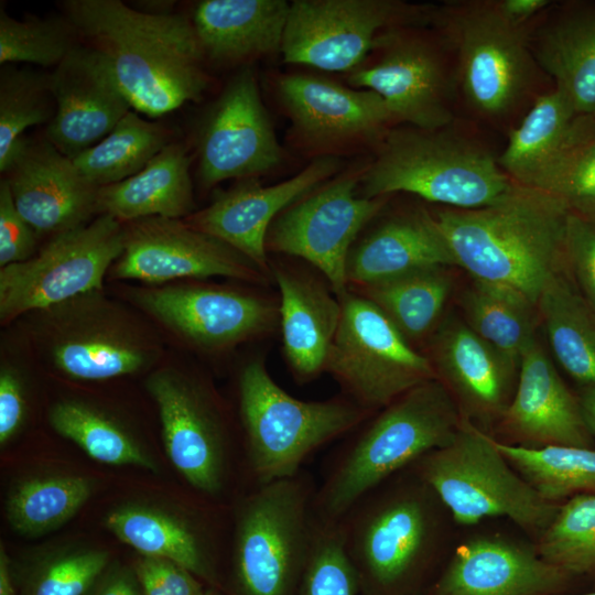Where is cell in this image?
Returning a JSON list of instances; mask_svg holds the SVG:
<instances>
[{
  "label": "cell",
  "instance_id": "cell-1",
  "mask_svg": "<svg viewBox=\"0 0 595 595\" xmlns=\"http://www.w3.org/2000/svg\"><path fill=\"white\" fill-rule=\"evenodd\" d=\"M63 7L133 109L154 118L202 97L205 54L188 18L147 13L119 0H67Z\"/></svg>",
  "mask_w": 595,
  "mask_h": 595
},
{
  "label": "cell",
  "instance_id": "cell-2",
  "mask_svg": "<svg viewBox=\"0 0 595 595\" xmlns=\"http://www.w3.org/2000/svg\"><path fill=\"white\" fill-rule=\"evenodd\" d=\"M432 214L455 266L474 280L511 286L536 305L547 283L566 269L570 210L545 192L515 183L495 204Z\"/></svg>",
  "mask_w": 595,
  "mask_h": 595
},
{
  "label": "cell",
  "instance_id": "cell-3",
  "mask_svg": "<svg viewBox=\"0 0 595 595\" xmlns=\"http://www.w3.org/2000/svg\"><path fill=\"white\" fill-rule=\"evenodd\" d=\"M10 326L41 371L75 383L145 377L170 349L143 314L105 289L32 311Z\"/></svg>",
  "mask_w": 595,
  "mask_h": 595
},
{
  "label": "cell",
  "instance_id": "cell-4",
  "mask_svg": "<svg viewBox=\"0 0 595 595\" xmlns=\"http://www.w3.org/2000/svg\"><path fill=\"white\" fill-rule=\"evenodd\" d=\"M444 510L412 466L357 500L336 522L359 595H414L444 545Z\"/></svg>",
  "mask_w": 595,
  "mask_h": 595
},
{
  "label": "cell",
  "instance_id": "cell-5",
  "mask_svg": "<svg viewBox=\"0 0 595 595\" xmlns=\"http://www.w3.org/2000/svg\"><path fill=\"white\" fill-rule=\"evenodd\" d=\"M462 421L455 400L437 378L375 412L328 456L315 493L317 519L338 521L371 489L447 445Z\"/></svg>",
  "mask_w": 595,
  "mask_h": 595
},
{
  "label": "cell",
  "instance_id": "cell-6",
  "mask_svg": "<svg viewBox=\"0 0 595 595\" xmlns=\"http://www.w3.org/2000/svg\"><path fill=\"white\" fill-rule=\"evenodd\" d=\"M432 25L448 44L458 101L476 123L508 134L553 86L528 44V26L509 22L496 0L434 6Z\"/></svg>",
  "mask_w": 595,
  "mask_h": 595
},
{
  "label": "cell",
  "instance_id": "cell-7",
  "mask_svg": "<svg viewBox=\"0 0 595 595\" xmlns=\"http://www.w3.org/2000/svg\"><path fill=\"white\" fill-rule=\"evenodd\" d=\"M498 155L458 118L436 129L399 125L369 160L360 182L361 195L402 192L447 208L485 207L515 186L501 170Z\"/></svg>",
  "mask_w": 595,
  "mask_h": 595
},
{
  "label": "cell",
  "instance_id": "cell-8",
  "mask_svg": "<svg viewBox=\"0 0 595 595\" xmlns=\"http://www.w3.org/2000/svg\"><path fill=\"white\" fill-rule=\"evenodd\" d=\"M316 487L304 468L231 502L228 595H299L318 524Z\"/></svg>",
  "mask_w": 595,
  "mask_h": 595
},
{
  "label": "cell",
  "instance_id": "cell-9",
  "mask_svg": "<svg viewBox=\"0 0 595 595\" xmlns=\"http://www.w3.org/2000/svg\"><path fill=\"white\" fill-rule=\"evenodd\" d=\"M237 402L249 486L296 475L318 448L348 435L375 413L346 396L296 399L273 380L261 357L239 367Z\"/></svg>",
  "mask_w": 595,
  "mask_h": 595
},
{
  "label": "cell",
  "instance_id": "cell-10",
  "mask_svg": "<svg viewBox=\"0 0 595 595\" xmlns=\"http://www.w3.org/2000/svg\"><path fill=\"white\" fill-rule=\"evenodd\" d=\"M108 291L143 314L169 348L210 361L271 333L278 306L249 289L184 280L164 284L116 282Z\"/></svg>",
  "mask_w": 595,
  "mask_h": 595
},
{
  "label": "cell",
  "instance_id": "cell-11",
  "mask_svg": "<svg viewBox=\"0 0 595 595\" xmlns=\"http://www.w3.org/2000/svg\"><path fill=\"white\" fill-rule=\"evenodd\" d=\"M143 386L156 407L164 450L175 469L209 500L230 496L234 439L226 405L212 381L185 354L170 348Z\"/></svg>",
  "mask_w": 595,
  "mask_h": 595
},
{
  "label": "cell",
  "instance_id": "cell-12",
  "mask_svg": "<svg viewBox=\"0 0 595 595\" xmlns=\"http://www.w3.org/2000/svg\"><path fill=\"white\" fill-rule=\"evenodd\" d=\"M411 466L459 524L507 517L540 536L559 509L512 468L496 439L465 418L447 445Z\"/></svg>",
  "mask_w": 595,
  "mask_h": 595
},
{
  "label": "cell",
  "instance_id": "cell-13",
  "mask_svg": "<svg viewBox=\"0 0 595 595\" xmlns=\"http://www.w3.org/2000/svg\"><path fill=\"white\" fill-rule=\"evenodd\" d=\"M347 74L350 87L382 97L399 125L436 129L457 119L453 53L430 23L382 31L367 58Z\"/></svg>",
  "mask_w": 595,
  "mask_h": 595
},
{
  "label": "cell",
  "instance_id": "cell-14",
  "mask_svg": "<svg viewBox=\"0 0 595 595\" xmlns=\"http://www.w3.org/2000/svg\"><path fill=\"white\" fill-rule=\"evenodd\" d=\"M338 299L342 314L325 371L346 397L377 412L436 378L431 359L419 353L374 303L350 289Z\"/></svg>",
  "mask_w": 595,
  "mask_h": 595
},
{
  "label": "cell",
  "instance_id": "cell-15",
  "mask_svg": "<svg viewBox=\"0 0 595 595\" xmlns=\"http://www.w3.org/2000/svg\"><path fill=\"white\" fill-rule=\"evenodd\" d=\"M126 224L100 214L48 240L30 259L0 268V323L104 290L108 271L125 248Z\"/></svg>",
  "mask_w": 595,
  "mask_h": 595
},
{
  "label": "cell",
  "instance_id": "cell-16",
  "mask_svg": "<svg viewBox=\"0 0 595 595\" xmlns=\"http://www.w3.org/2000/svg\"><path fill=\"white\" fill-rule=\"evenodd\" d=\"M368 163L359 161L301 196L279 214L267 235V251L305 260L337 298L349 290L347 261L358 234L389 198L358 195Z\"/></svg>",
  "mask_w": 595,
  "mask_h": 595
},
{
  "label": "cell",
  "instance_id": "cell-17",
  "mask_svg": "<svg viewBox=\"0 0 595 595\" xmlns=\"http://www.w3.org/2000/svg\"><path fill=\"white\" fill-rule=\"evenodd\" d=\"M278 101L290 120V144L307 158L376 151L399 122L377 93L307 73L283 74Z\"/></svg>",
  "mask_w": 595,
  "mask_h": 595
},
{
  "label": "cell",
  "instance_id": "cell-18",
  "mask_svg": "<svg viewBox=\"0 0 595 595\" xmlns=\"http://www.w3.org/2000/svg\"><path fill=\"white\" fill-rule=\"evenodd\" d=\"M433 8L400 0H294L281 54L289 64L348 73L367 58L382 31L429 24Z\"/></svg>",
  "mask_w": 595,
  "mask_h": 595
},
{
  "label": "cell",
  "instance_id": "cell-19",
  "mask_svg": "<svg viewBox=\"0 0 595 595\" xmlns=\"http://www.w3.org/2000/svg\"><path fill=\"white\" fill-rule=\"evenodd\" d=\"M215 277L257 285L268 279L246 256L183 219L149 217L126 224L123 251L106 281L164 284Z\"/></svg>",
  "mask_w": 595,
  "mask_h": 595
},
{
  "label": "cell",
  "instance_id": "cell-20",
  "mask_svg": "<svg viewBox=\"0 0 595 595\" xmlns=\"http://www.w3.org/2000/svg\"><path fill=\"white\" fill-rule=\"evenodd\" d=\"M283 158L255 73L247 67L228 83L201 128L199 180L209 188L229 178H256Z\"/></svg>",
  "mask_w": 595,
  "mask_h": 595
},
{
  "label": "cell",
  "instance_id": "cell-21",
  "mask_svg": "<svg viewBox=\"0 0 595 595\" xmlns=\"http://www.w3.org/2000/svg\"><path fill=\"white\" fill-rule=\"evenodd\" d=\"M340 167L338 158H320L274 185L264 186L257 178L241 180L183 220L227 244L268 273L266 240L273 220L301 196L337 174Z\"/></svg>",
  "mask_w": 595,
  "mask_h": 595
},
{
  "label": "cell",
  "instance_id": "cell-22",
  "mask_svg": "<svg viewBox=\"0 0 595 595\" xmlns=\"http://www.w3.org/2000/svg\"><path fill=\"white\" fill-rule=\"evenodd\" d=\"M55 113L46 140L74 158L104 139L132 108L102 58L76 45L48 75Z\"/></svg>",
  "mask_w": 595,
  "mask_h": 595
},
{
  "label": "cell",
  "instance_id": "cell-23",
  "mask_svg": "<svg viewBox=\"0 0 595 595\" xmlns=\"http://www.w3.org/2000/svg\"><path fill=\"white\" fill-rule=\"evenodd\" d=\"M430 359L463 418L483 430L499 423L516 390L519 363L459 320L437 327Z\"/></svg>",
  "mask_w": 595,
  "mask_h": 595
},
{
  "label": "cell",
  "instance_id": "cell-24",
  "mask_svg": "<svg viewBox=\"0 0 595 595\" xmlns=\"http://www.w3.org/2000/svg\"><path fill=\"white\" fill-rule=\"evenodd\" d=\"M570 577L537 548L478 534L454 550L426 595H554Z\"/></svg>",
  "mask_w": 595,
  "mask_h": 595
},
{
  "label": "cell",
  "instance_id": "cell-25",
  "mask_svg": "<svg viewBox=\"0 0 595 595\" xmlns=\"http://www.w3.org/2000/svg\"><path fill=\"white\" fill-rule=\"evenodd\" d=\"M6 177L22 217L50 239L98 216V188L47 140L26 144Z\"/></svg>",
  "mask_w": 595,
  "mask_h": 595
},
{
  "label": "cell",
  "instance_id": "cell-26",
  "mask_svg": "<svg viewBox=\"0 0 595 595\" xmlns=\"http://www.w3.org/2000/svg\"><path fill=\"white\" fill-rule=\"evenodd\" d=\"M105 526L139 555L174 561L208 587L223 591L219 531L209 515L153 501H130L110 510Z\"/></svg>",
  "mask_w": 595,
  "mask_h": 595
},
{
  "label": "cell",
  "instance_id": "cell-27",
  "mask_svg": "<svg viewBox=\"0 0 595 595\" xmlns=\"http://www.w3.org/2000/svg\"><path fill=\"white\" fill-rule=\"evenodd\" d=\"M498 424L516 445L594 446L578 397L566 387L537 338L520 357L516 390Z\"/></svg>",
  "mask_w": 595,
  "mask_h": 595
},
{
  "label": "cell",
  "instance_id": "cell-28",
  "mask_svg": "<svg viewBox=\"0 0 595 595\" xmlns=\"http://www.w3.org/2000/svg\"><path fill=\"white\" fill-rule=\"evenodd\" d=\"M542 72L578 116H595V1L551 4L528 26Z\"/></svg>",
  "mask_w": 595,
  "mask_h": 595
},
{
  "label": "cell",
  "instance_id": "cell-29",
  "mask_svg": "<svg viewBox=\"0 0 595 595\" xmlns=\"http://www.w3.org/2000/svg\"><path fill=\"white\" fill-rule=\"evenodd\" d=\"M273 278L288 365L296 381H311L325 371L342 314L339 299L303 271L278 266Z\"/></svg>",
  "mask_w": 595,
  "mask_h": 595
},
{
  "label": "cell",
  "instance_id": "cell-30",
  "mask_svg": "<svg viewBox=\"0 0 595 595\" xmlns=\"http://www.w3.org/2000/svg\"><path fill=\"white\" fill-rule=\"evenodd\" d=\"M455 266L450 247L425 209L392 216L355 245L347 261L349 288L372 284L408 272Z\"/></svg>",
  "mask_w": 595,
  "mask_h": 595
},
{
  "label": "cell",
  "instance_id": "cell-31",
  "mask_svg": "<svg viewBox=\"0 0 595 595\" xmlns=\"http://www.w3.org/2000/svg\"><path fill=\"white\" fill-rule=\"evenodd\" d=\"M289 10L285 0H204L192 23L205 57L245 63L281 53Z\"/></svg>",
  "mask_w": 595,
  "mask_h": 595
},
{
  "label": "cell",
  "instance_id": "cell-32",
  "mask_svg": "<svg viewBox=\"0 0 595 595\" xmlns=\"http://www.w3.org/2000/svg\"><path fill=\"white\" fill-rule=\"evenodd\" d=\"M98 215L123 224L149 217L184 219L194 212L190 158L183 144L169 143L141 171L98 188Z\"/></svg>",
  "mask_w": 595,
  "mask_h": 595
},
{
  "label": "cell",
  "instance_id": "cell-33",
  "mask_svg": "<svg viewBox=\"0 0 595 595\" xmlns=\"http://www.w3.org/2000/svg\"><path fill=\"white\" fill-rule=\"evenodd\" d=\"M47 422L58 435L97 462L159 470L129 419L100 400L83 394L60 397L47 409Z\"/></svg>",
  "mask_w": 595,
  "mask_h": 595
},
{
  "label": "cell",
  "instance_id": "cell-34",
  "mask_svg": "<svg viewBox=\"0 0 595 595\" xmlns=\"http://www.w3.org/2000/svg\"><path fill=\"white\" fill-rule=\"evenodd\" d=\"M537 309L559 365L583 388H595V314L564 271L547 283Z\"/></svg>",
  "mask_w": 595,
  "mask_h": 595
},
{
  "label": "cell",
  "instance_id": "cell-35",
  "mask_svg": "<svg viewBox=\"0 0 595 595\" xmlns=\"http://www.w3.org/2000/svg\"><path fill=\"white\" fill-rule=\"evenodd\" d=\"M452 286L447 267H433L360 286L358 293L413 344L437 328Z\"/></svg>",
  "mask_w": 595,
  "mask_h": 595
},
{
  "label": "cell",
  "instance_id": "cell-36",
  "mask_svg": "<svg viewBox=\"0 0 595 595\" xmlns=\"http://www.w3.org/2000/svg\"><path fill=\"white\" fill-rule=\"evenodd\" d=\"M578 116L554 86L539 96L518 125L508 132L498 155L501 170L516 184L528 186L556 151Z\"/></svg>",
  "mask_w": 595,
  "mask_h": 595
},
{
  "label": "cell",
  "instance_id": "cell-37",
  "mask_svg": "<svg viewBox=\"0 0 595 595\" xmlns=\"http://www.w3.org/2000/svg\"><path fill=\"white\" fill-rule=\"evenodd\" d=\"M90 479L73 474H43L20 479L6 499L13 531L25 538L50 533L69 521L93 495Z\"/></svg>",
  "mask_w": 595,
  "mask_h": 595
},
{
  "label": "cell",
  "instance_id": "cell-38",
  "mask_svg": "<svg viewBox=\"0 0 595 595\" xmlns=\"http://www.w3.org/2000/svg\"><path fill=\"white\" fill-rule=\"evenodd\" d=\"M465 323L485 342L519 363L536 339L537 305L520 291L474 280L463 298Z\"/></svg>",
  "mask_w": 595,
  "mask_h": 595
},
{
  "label": "cell",
  "instance_id": "cell-39",
  "mask_svg": "<svg viewBox=\"0 0 595 595\" xmlns=\"http://www.w3.org/2000/svg\"><path fill=\"white\" fill-rule=\"evenodd\" d=\"M169 138L162 125L130 110L104 139L72 160L89 183L107 186L141 171L170 143Z\"/></svg>",
  "mask_w": 595,
  "mask_h": 595
},
{
  "label": "cell",
  "instance_id": "cell-40",
  "mask_svg": "<svg viewBox=\"0 0 595 595\" xmlns=\"http://www.w3.org/2000/svg\"><path fill=\"white\" fill-rule=\"evenodd\" d=\"M512 468L545 500L595 494V447H526L497 440Z\"/></svg>",
  "mask_w": 595,
  "mask_h": 595
},
{
  "label": "cell",
  "instance_id": "cell-41",
  "mask_svg": "<svg viewBox=\"0 0 595 595\" xmlns=\"http://www.w3.org/2000/svg\"><path fill=\"white\" fill-rule=\"evenodd\" d=\"M527 187L554 196L572 213L595 214V116H576Z\"/></svg>",
  "mask_w": 595,
  "mask_h": 595
},
{
  "label": "cell",
  "instance_id": "cell-42",
  "mask_svg": "<svg viewBox=\"0 0 595 595\" xmlns=\"http://www.w3.org/2000/svg\"><path fill=\"white\" fill-rule=\"evenodd\" d=\"M109 563L104 549L64 544L37 550L11 566L20 595H86Z\"/></svg>",
  "mask_w": 595,
  "mask_h": 595
},
{
  "label": "cell",
  "instance_id": "cell-43",
  "mask_svg": "<svg viewBox=\"0 0 595 595\" xmlns=\"http://www.w3.org/2000/svg\"><path fill=\"white\" fill-rule=\"evenodd\" d=\"M55 100L48 76L3 65L0 72V171L7 173L26 144L23 132L51 122Z\"/></svg>",
  "mask_w": 595,
  "mask_h": 595
},
{
  "label": "cell",
  "instance_id": "cell-44",
  "mask_svg": "<svg viewBox=\"0 0 595 595\" xmlns=\"http://www.w3.org/2000/svg\"><path fill=\"white\" fill-rule=\"evenodd\" d=\"M539 554L571 576L595 570V494H582L559 506L539 536Z\"/></svg>",
  "mask_w": 595,
  "mask_h": 595
},
{
  "label": "cell",
  "instance_id": "cell-45",
  "mask_svg": "<svg viewBox=\"0 0 595 595\" xmlns=\"http://www.w3.org/2000/svg\"><path fill=\"white\" fill-rule=\"evenodd\" d=\"M39 366L13 326L0 342V445L6 446L28 426L33 407L34 374Z\"/></svg>",
  "mask_w": 595,
  "mask_h": 595
},
{
  "label": "cell",
  "instance_id": "cell-46",
  "mask_svg": "<svg viewBox=\"0 0 595 595\" xmlns=\"http://www.w3.org/2000/svg\"><path fill=\"white\" fill-rule=\"evenodd\" d=\"M75 37L66 18L17 20L0 9L1 65L21 62L56 67L77 45Z\"/></svg>",
  "mask_w": 595,
  "mask_h": 595
},
{
  "label": "cell",
  "instance_id": "cell-47",
  "mask_svg": "<svg viewBox=\"0 0 595 595\" xmlns=\"http://www.w3.org/2000/svg\"><path fill=\"white\" fill-rule=\"evenodd\" d=\"M299 595H359V583L350 564L337 522L318 520Z\"/></svg>",
  "mask_w": 595,
  "mask_h": 595
},
{
  "label": "cell",
  "instance_id": "cell-48",
  "mask_svg": "<svg viewBox=\"0 0 595 595\" xmlns=\"http://www.w3.org/2000/svg\"><path fill=\"white\" fill-rule=\"evenodd\" d=\"M565 264L573 277V284L595 314V214L570 212Z\"/></svg>",
  "mask_w": 595,
  "mask_h": 595
},
{
  "label": "cell",
  "instance_id": "cell-49",
  "mask_svg": "<svg viewBox=\"0 0 595 595\" xmlns=\"http://www.w3.org/2000/svg\"><path fill=\"white\" fill-rule=\"evenodd\" d=\"M39 236L15 207L7 180L0 183V268L23 262L37 251Z\"/></svg>",
  "mask_w": 595,
  "mask_h": 595
},
{
  "label": "cell",
  "instance_id": "cell-50",
  "mask_svg": "<svg viewBox=\"0 0 595 595\" xmlns=\"http://www.w3.org/2000/svg\"><path fill=\"white\" fill-rule=\"evenodd\" d=\"M86 595H144V591L133 566L110 561Z\"/></svg>",
  "mask_w": 595,
  "mask_h": 595
},
{
  "label": "cell",
  "instance_id": "cell-51",
  "mask_svg": "<svg viewBox=\"0 0 595 595\" xmlns=\"http://www.w3.org/2000/svg\"><path fill=\"white\" fill-rule=\"evenodd\" d=\"M145 558L170 595L205 594L202 581L186 567L166 559Z\"/></svg>",
  "mask_w": 595,
  "mask_h": 595
},
{
  "label": "cell",
  "instance_id": "cell-52",
  "mask_svg": "<svg viewBox=\"0 0 595 595\" xmlns=\"http://www.w3.org/2000/svg\"><path fill=\"white\" fill-rule=\"evenodd\" d=\"M549 0H496L500 13L518 26H528L550 4Z\"/></svg>",
  "mask_w": 595,
  "mask_h": 595
},
{
  "label": "cell",
  "instance_id": "cell-53",
  "mask_svg": "<svg viewBox=\"0 0 595 595\" xmlns=\"http://www.w3.org/2000/svg\"><path fill=\"white\" fill-rule=\"evenodd\" d=\"M132 566L142 584L144 595H170L145 556L138 555Z\"/></svg>",
  "mask_w": 595,
  "mask_h": 595
},
{
  "label": "cell",
  "instance_id": "cell-54",
  "mask_svg": "<svg viewBox=\"0 0 595 595\" xmlns=\"http://www.w3.org/2000/svg\"><path fill=\"white\" fill-rule=\"evenodd\" d=\"M11 560L3 545L0 547V595H17Z\"/></svg>",
  "mask_w": 595,
  "mask_h": 595
},
{
  "label": "cell",
  "instance_id": "cell-55",
  "mask_svg": "<svg viewBox=\"0 0 595 595\" xmlns=\"http://www.w3.org/2000/svg\"><path fill=\"white\" fill-rule=\"evenodd\" d=\"M578 400L586 423L595 437V388H583Z\"/></svg>",
  "mask_w": 595,
  "mask_h": 595
},
{
  "label": "cell",
  "instance_id": "cell-56",
  "mask_svg": "<svg viewBox=\"0 0 595 595\" xmlns=\"http://www.w3.org/2000/svg\"><path fill=\"white\" fill-rule=\"evenodd\" d=\"M204 595H223V591L217 587H207Z\"/></svg>",
  "mask_w": 595,
  "mask_h": 595
},
{
  "label": "cell",
  "instance_id": "cell-57",
  "mask_svg": "<svg viewBox=\"0 0 595 595\" xmlns=\"http://www.w3.org/2000/svg\"><path fill=\"white\" fill-rule=\"evenodd\" d=\"M586 595H595V592H594V593H588V594H586Z\"/></svg>",
  "mask_w": 595,
  "mask_h": 595
}]
</instances>
